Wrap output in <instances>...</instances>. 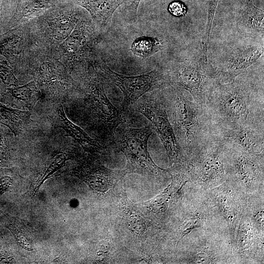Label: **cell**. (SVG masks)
<instances>
[{"instance_id":"1","label":"cell","mask_w":264,"mask_h":264,"mask_svg":"<svg viewBox=\"0 0 264 264\" xmlns=\"http://www.w3.org/2000/svg\"><path fill=\"white\" fill-rule=\"evenodd\" d=\"M246 78H236L213 86L205 105L214 126L234 128L244 124H264V97L255 93Z\"/></svg>"},{"instance_id":"2","label":"cell","mask_w":264,"mask_h":264,"mask_svg":"<svg viewBox=\"0 0 264 264\" xmlns=\"http://www.w3.org/2000/svg\"><path fill=\"white\" fill-rule=\"evenodd\" d=\"M175 136L189 159L214 136V125L205 106L189 100L171 86L161 92Z\"/></svg>"},{"instance_id":"3","label":"cell","mask_w":264,"mask_h":264,"mask_svg":"<svg viewBox=\"0 0 264 264\" xmlns=\"http://www.w3.org/2000/svg\"><path fill=\"white\" fill-rule=\"evenodd\" d=\"M83 11L66 0L28 23L33 46L52 55L85 16Z\"/></svg>"},{"instance_id":"4","label":"cell","mask_w":264,"mask_h":264,"mask_svg":"<svg viewBox=\"0 0 264 264\" xmlns=\"http://www.w3.org/2000/svg\"><path fill=\"white\" fill-rule=\"evenodd\" d=\"M98 41L97 30L92 21L85 16L52 55L64 65L70 75L86 74L96 63Z\"/></svg>"},{"instance_id":"5","label":"cell","mask_w":264,"mask_h":264,"mask_svg":"<svg viewBox=\"0 0 264 264\" xmlns=\"http://www.w3.org/2000/svg\"><path fill=\"white\" fill-rule=\"evenodd\" d=\"M24 69L32 73L42 95L60 97L79 89L64 65L45 50L33 46Z\"/></svg>"},{"instance_id":"6","label":"cell","mask_w":264,"mask_h":264,"mask_svg":"<svg viewBox=\"0 0 264 264\" xmlns=\"http://www.w3.org/2000/svg\"><path fill=\"white\" fill-rule=\"evenodd\" d=\"M167 74L171 85L188 91L194 102L204 106L213 86L219 80L203 52L198 57L175 62Z\"/></svg>"},{"instance_id":"7","label":"cell","mask_w":264,"mask_h":264,"mask_svg":"<svg viewBox=\"0 0 264 264\" xmlns=\"http://www.w3.org/2000/svg\"><path fill=\"white\" fill-rule=\"evenodd\" d=\"M123 123L116 128L110 139L126 157V174L157 176L164 173L165 170L153 162L148 152V142L153 133L152 125L132 128Z\"/></svg>"},{"instance_id":"8","label":"cell","mask_w":264,"mask_h":264,"mask_svg":"<svg viewBox=\"0 0 264 264\" xmlns=\"http://www.w3.org/2000/svg\"><path fill=\"white\" fill-rule=\"evenodd\" d=\"M85 75L86 108L101 134L111 138L116 128L124 122V118L108 98L95 67L91 66Z\"/></svg>"},{"instance_id":"9","label":"cell","mask_w":264,"mask_h":264,"mask_svg":"<svg viewBox=\"0 0 264 264\" xmlns=\"http://www.w3.org/2000/svg\"><path fill=\"white\" fill-rule=\"evenodd\" d=\"M138 111L152 124L166 150L170 166L188 164V159L177 141L162 93L145 97L136 105Z\"/></svg>"},{"instance_id":"10","label":"cell","mask_w":264,"mask_h":264,"mask_svg":"<svg viewBox=\"0 0 264 264\" xmlns=\"http://www.w3.org/2000/svg\"><path fill=\"white\" fill-rule=\"evenodd\" d=\"M100 69L117 86L123 94L122 109L133 104L145 93L171 86L167 72L154 69L136 76H126L112 70L105 63H96Z\"/></svg>"},{"instance_id":"11","label":"cell","mask_w":264,"mask_h":264,"mask_svg":"<svg viewBox=\"0 0 264 264\" xmlns=\"http://www.w3.org/2000/svg\"><path fill=\"white\" fill-rule=\"evenodd\" d=\"M224 149V142L212 137L188 159L189 175L205 183L223 180L225 177Z\"/></svg>"},{"instance_id":"12","label":"cell","mask_w":264,"mask_h":264,"mask_svg":"<svg viewBox=\"0 0 264 264\" xmlns=\"http://www.w3.org/2000/svg\"><path fill=\"white\" fill-rule=\"evenodd\" d=\"M264 125L244 124L234 128L214 126V136L225 144L253 154L264 153Z\"/></svg>"},{"instance_id":"13","label":"cell","mask_w":264,"mask_h":264,"mask_svg":"<svg viewBox=\"0 0 264 264\" xmlns=\"http://www.w3.org/2000/svg\"><path fill=\"white\" fill-rule=\"evenodd\" d=\"M33 48L28 23L12 28L0 35V55L17 68H24Z\"/></svg>"},{"instance_id":"14","label":"cell","mask_w":264,"mask_h":264,"mask_svg":"<svg viewBox=\"0 0 264 264\" xmlns=\"http://www.w3.org/2000/svg\"><path fill=\"white\" fill-rule=\"evenodd\" d=\"M263 47L248 45L229 50L223 61L213 66L219 81L226 83L234 80L245 72L247 68L262 56Z\"/></svg>"},{"instance_id":"15","label":"cell","mask_w":264,"mask_h":264,"mask_svg":"<svg viewBox=\"0 0 264 264\" xmlns=\"http://www.w3.org/2000/svg\"><path fill=\"white\" fill-rule=\"evenodd\" d=\"M86 9L97 30H104L110 23L117 8L127 0H69Z\"/></svg>"},{"instance_id":"16","label":"cell","mask_w":264,"mask_h":264,"mask_svg":"<svg viewBox=\"0 0 264 264\" xmlns=\"http://www.w3.org/2000/svg\"><path fill=\"white\" fill-rule=\"evenodd\" d=\"M66 0H18L15 12L10 20L12 28L27 23Z\"/></svg>"},{"instance_id":"17","label":"cell","mask_w":264,"mask_h":264,"mask_svg":"<svg viewBox=\"0 0 264 264\" xmlns=\"http://www.w3.org/2000/svg\"><path fill=\"white\" fill-rule=\"evenodd\" d=\"M83 179L89 186L99 192H105L110 186L111 180L126 174L125 171L117 172L103 167H91L80 166L73 172Z\"/></svg>"},{"instance_id":"18","label":"cell","mask_w":264,"mask_h":264,"mask_svg":"<svg viewBox=\"0 0 264 264\" xmlns=\"http://www.w3.org/2000/svg\"><path fill=\"white\" fill-rule=\"evenodd\" d=\"M57 110L59 119L57 127L63 129L68 136L75 140L84 149L100 153L105 152L104 148L99 143L68 119L62 105L58 106Z\"/></svg>"},{"instance_id":"19","label":"cell","mask_w":264,"mask_h":264,"mask_svg":"<svg viewBox=\"0 0 264 264\" xmlns=\"http://www.w3.org/2000/svg\"><path fill=\"white\" fill-rule=\"evenodd\" d=\"M4 95L32 110L42 95L37 83L33 80L23 85L6 88Z\"/></svg>"},{"instance_id":"20","label":"cell","mask_w":264,"mask_h":264,"mask_svg":"<svg viewBox=\"0 0 264 264\" xmlns=\"http://www.w3.org/2000/svg\"><path fill=\"white\" fill-rule=\"evenodd\" d=\"M29 111L15 109L0 103V123L16 135L21 133L31 120Z\"/></svg>"},{"instance_id":"21","label":"cell","mask_w":264,"mask_h":264,"mask_svg":"<svg viewBox=\"0 0 264 264\" xmlns=\"http://www.w3.org/2000/svg\"><path fill=\"white\" fill-rule=\"evenodd\" d=\"M264 15V11L249 0L240 16L239 24L247 33L263 35Z\"/></svg>"},{"instance_id":"22","label":"cell","mask_w":264,"mask_h":264,"mask_svg":"<svg viewBox=\"0 0 264 264\" xmlns=\"http://www.w3.org/2000/svg\"><path fill=\"white\" fill-rule=\"evenodd\" d=\"M162 44L157 38L142 36L134 40L132 44L131 50L132 53L139 57H150L161 48Z\"/></svg>"},{"instance_id":"23","label":"cell","mask_w":264,"mask_h":264,"mask_svg":"<svg viewBox=\"0 0 264 264\" xmlns=\"http://www.w3.org/2000/svg\"><path fill=\"white\" fill-rule=\"evenodd\" d=\"M70 157V154L65 152L58 153L52 157L36 182L34 192L36 193L45 180L61 169Z\"/></svg>"},{"instance_id":"24","label":"cell","mask_w":264,"mask_h":264,"mask_svg":"<svg viewBox=\"0 0 264 264\" xmlns=\"http://www.w3.org/2000/svg\"><path fill=\"white\" fill-rule=\"evenodd\" d=\"M0 81L6 87L11 88L19 85L13 67L5 60H0Z\"/></svg>"},{"instance_id":"25","label":"cell","mask_w":264,"mask_h":264,"mask_svg":"<svg viewBox=\"0 0 264 264\" xmlns=\"http://www.w3.org/2000/svg\"><path fill=\"white\" fill-rule=\"evenodd\" d=\"M219 0H209V7L206 27L202 41V52L207 57V51L210 31L216 9Z\"/></svg>"},{"instance_id":"26","label":"cell","mask_w":264,"mask_h":264,"mask_svg":"<svg viewBox=\"0 0 264 264\" xmlns=\"http://www.w3.org/2000/svg\"><path fill=\"white\" fill-rule=\"evenodd\" d=\"M8 228L14 235L19 245L28 251H31L33 249L30 241L24 232L18 227L12 224H9Z\"/></svg>"},{"instance_id":"27","label":"cell","mask_w":264,"mask_h":264,"mask_svg":"<svg viewBox=\"0 0 264 264\" xmlns=\"http://www.w3.org/2000/svg\"><path fill=\"white\" fill-rule=\"evenodd\" d=\"M10 158L9 149L5 138L0 133V167L5 166Z\"/></svg>"},{"instance_id":"28","label":"cell","mask_w":264,"mask_h":264,"mask_svg":"<svg viewBox=\"0 0 264 264\" xmlns=\"http://www.w3.org/2000/svg\"><path fill=\"white\" fill-rule=\"evenodd\" d=\"M141 0H133L132 3L124 9V16L129 21L132 22L136 21L137 8ZM144 0L146 1L147 0Z\"/></svg>"},{"instance_id":"29","label":"cell","mask_w":264,"mask_h":264,"mask_svg":"<svg viewBox=\"0 0 264 264\" xmlns=\"http://www.w3.org/2000/svg\"><path fill=\"white\" fill-rule=\"evenodd\" d=\"M128 223L134 231L140 232L144 230L145 227L144 221L140 216L137 215H131L128 219Z\"/></svg>"},{"instance_id":"30","label":"cell","mask_w":264,"mask_h":264,"mask_svg":"<svg viewBox=\"0 0 264 264\" xmlns=\"http://www.w3.org/2000/svg\"><path fill=\"white\" fill-rule=\"evenodd\" d=\"M169 11L173 15L177 17L184 16L186 13V8L181 2L174 1L168 7Z\"/></svg>"},{"instance_id":"31","label":"cell","mask_w":264,"mask_h":264,"mask_svg":"<svg viewBox=\"0 0 264 264\" xmlns=\"http://www.w3.org/2000/svg\"><path fill=\"white\" fill-rule=\"evenodd\" d=\"M12 181V178L9 176H4L0 177V196L10 186Z\"/></svg>"}]
</instances>
